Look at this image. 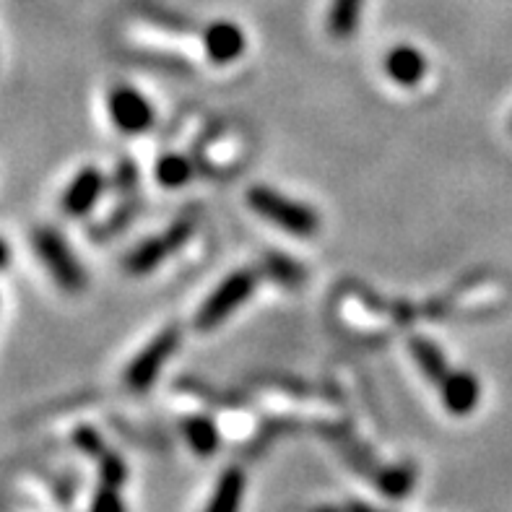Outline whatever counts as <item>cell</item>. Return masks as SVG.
<instances>
[{
    "instance_id": "obj_1",
    "label": "cell",
    "mask_w": 512,
    "mask_h": 512,
    "mask_svg": "<svg viewBox=\"0 0 512 512\" xmlns=\"http://www.w3.org/2000/svg\"><path fill=\"white\" fill-rule=\"evenodd\" d=\"M32 247L39 263L50 273V279L68 294H78L86 289V268L65 242L63 234L52 227H39L32 232Z\"/></svg>"
},
{
    "instance_id": "obj_2",
    "label": "cell",
    "mask_w": 512,
    "mask_h": 512,
    "mask_svg": "<svg viewBox=\"0 0 512 512\" xmlns=\"http://www.w3.org/2000/svg\"><path fill=\"white\" fill-rule=\"evenodd\" d=\"M247 206L294 237H312L320 229V216L307 203L286 198L268 185H253L247 190Z\"/></svg>"
},
{
    "instance_id": "obj_3",
    "label": "cell",
    "mask_w": 512,
    "mask_h": 512,
    "mask_svg": "<svg viewBox=\"0 0 512 512\" xmlns=\"http://www.w3.org/2000/svg\"><path fill=\"white\" fill-rule=\"evenodd\" d=\"M255 284H258V276L253 271L229 273L227 279L221 281L214 292L208 294L206 302L198 307L195 328L198 331H214V328H219L237 307H242L247 299L253 297Z\"/></svg>"
},
{
    "instance_id": "obj_4",
    "label": "cell",
    "mask_w": 512,
    "mask_h": 512,
    "mask_svg": "<svg viewBox=\"0 0 512 512\" xmlns=\"http://www.w3.org/2000/svg\"><path fill=\"white\" fill-rule=\"evenodd\" d=\"M177 346H180V331H177V328H167V331L159 333V336H156L154 341L128 364V370H125V385H128L133 393H146V390L159 380L164 364H167L169 357L175 354Z\"/></svg>"
},
{
    "instance_id": "obj_5",
    "label": "cell",
    "mask_w": 512,
    "mask_h": 512,
    "mask_svg": "<svg viewBox=\"0 0 512 512\" xmlns=\"http://www.w3.org/2000/svg\"><path fill=\"white\" fill-rule=\"evenodd\" d=\"M107 110H110L115 128L125 136H141L154 125V110H151L149 99L133 86H115L107 94Z\"/></svg>"
},
{
    "instance_id": "obj_6",
    "label": "cell",
    "mask_w": 512,
    "mask_h": 512,
    "mask_svg": "<svg viewBox=\"0 0 512 512\" xmlns=\"http://www.w3.org/2000/svg\"><path fill=\"white\" fill-rule=\"evenodd\" d=\"M190 237V224L180 221L175 227H169V232L164 237H151V240L141 242L136 250H130L128 258H125V268L133 276H146V273L154 271L156 266H162L169 255L175 253L177 247H182V242Z\"/></svg>"
},
{
    "instance_id": "obj_7",
    "label": "cell",
    "mask_w": 512,
    "mask_h": 512,
    "mask_svg": "<svg viewBox=\"0 0 512 512\" xmlns=\"http://www.w3.org/2000/svg\"><path fill=\"white\" fill-rule=\"evenodd\" d=\"M104 175L99 172V167H84L68 182L63 198H60V208H63L65 216H73V219H81V216H89L94 211V206L99 203L104 193Z\"/></svg>"
},
{
    "instance_id": "obj_8",
    "label": "cell",
    "mask_w": 512,
    "mask_h": 512,
    "mask_svg": "<svg viewBox=\"0 0 512 512\" xmlns=\"http://www.w3.org/2000/svg\"><path fill=\"white\" fill-rule=\"evenodd\" d=\"M440 398L442 406L455 416H466L479 406L481 398V385L476 380L474 372L466 370H450L448 375L442 377L440 383Z\"/></svg>"
},
{
    "instance_id": "obj_9",
    "label": "cell",
    "mask_w": 512,
    "mask_h": 512,
    "mask_svg": "<svg viewBox=\"0 0 512 512\" xmlns=\"http://www.w3.org/2000/svg\"><path fill=\"white\" fill-rule=\"evenodd\" d=\"M203 45L216 65L234 63L245 52V32L232 21H214L203 34Z\"/></svg>"
},
{
    "instance_id": "obj_10",
    "label": "cell",
    "mask_w": 512,
    "mask_h": 512,
    "mask_svg": "<svg viewBox=\"0 0 512 512\" xmlns=\"http://www.w3.org/2000/svg\"><path fill=\"white\" fill-rule=\"evenodd\" d=\"M385 71H388V76L393 78L396 84L411 89V86H416L424 76H427V58H424L416 47L398 45L388 52V58H385Z\"/></svg>"
},
{
    "instance_id": "obj_11",
    "label": "cell",
    "mask_w": 512,
    "mask_h": 512,
    "mask_svg": "<svg viewBox=\"0 0 512 512\" xmlns=\"http://www.w3.org/2000/svg\"><path fill=\"white\" fill-rule=\"evenodd\" d=\"M247 489V476L240 466L227 468L224 474L216 481L214 494L208 500L206 510L203 512H240L242 500H245Z\"/></svg>"
},
{
    "instance_id": "obj_12",
    "label": "cell",
    "mask_w": 512,
    "mask_h": 512,
    "mask_svg": "<svg viewBox=\"0 0 512 512\" xmlns=\"http://www.w3.org/2000/svg\"><path fill=\"white\" fill-rule=\"evenodd\" d=\"M182 435H185V442L190 445L195 455H214L221 445V435L219 427H216L214 419H208L203 414L195 416H185V422H182Z\"/></svg>"
},
{
    "instance_id": "obj_13",
    "label": "cell",
    "mask_w": 512,
    "mask_h": 512,
    "mask_svg": "<svg viewBox=\"0 0 512 512\" xmlns=\"http://www.w3.org/2000/svg\"><path fill=\"white\" fill-rule=\"evenodd\" d=\"M416 484V468L411 463H396V466H385L375 474L377 492L385 494L388 500H403L409 497Z\"/></svg>"
},
{
    "instance_id": "obj_14",
    "label": "cell",
    "mask_w": 512,
    "mask_h": 512,
    "mask_svg": "<svg viewBox=\"0 0 512 512\" xmlns=\"http://www.w3.org/2000/svg\"><path fill=\"white\" fill-rule=\"evenodd\" d=\"M409 349H411V357H414V362L419 364V370H422L424 377H427V380H432V383H440L442 377L450 372L448 359H445L442 349L437 344H432L429 338L414 336L409 341Z\"/></svg>"
},
{
    "instance_id": "obj_15",
    "label": "cell",
    "mask_w": 512,
    "mask_h": 512,
    "mask_svg": "<svg viewBox=\"0 0 512 512\" xmlns=\"http://www.w3.org/2000/svg\"><path fill=\"white\" fill-rule=\"evenodd\" d=\"M364 0H331V11H328V29L333 37L346 39L357 32L359 19H362Z\"/></svg>"
},
{
    "instance_id": "obj_16",
    "label": "cell",
    "mask_w": 512,
    "mask_h": 512,
    "mask_svg": "<svg viewBox=\"0 0 512 512\" xmlns=\"http://www.w3.org/2000/svg\"><path fill=\"white\" fill-rule=\"evenodd\" d=\"M154 175L164 188H182L193 177V164L180 154H167L156 162Z\"/></svg>"
},
{
    "instance_id": "obj_17",
    "label": "cell",
    "mask_w": 512,
    "mask_h": 512,
    "mask_svg": "<svg viewBox=\"0 0 512 512\" xmlns=\"http://www.w3.org/2000/svg\"><path fill=\"white\" fill-rule=\"evenodd\" d=\"M99 463V479H102L104 487H115V489H123L125 479H128V466L125 461L120 458L117 453L107 450L102 458H97Z\"/></svg>"
},
{
    "instance_id": "obj_18",
    "label": "cell",
    "mask_w": 512,
    "mask_h": 512,
    "mask_svg": "<svg viewBox=\"0 0 512 512\" xmlns=\"http://www.w3.org/2000/svg\"><path fill=\"white\" fill-rule=\"evenodd\" d=\"M73 445H76V448L81 450L84 455L94 458V461H97V458H102V455L107 453L102 435H99L94 427H78L76 432H73Z\"/></svg>"
},
{
    "instance_id": "obj_19",
    "label": "cell",
    "mask_w": 512,
    "mask_h": 512,
    "mask_svg": "<svg viewBox=\"0 0 512 512\" xmlns=\"http://www.w3.org/2000/svg\"><path fill=\"white\" fill-rule=\"evenodd\" d=\"M89 512H125V502L120 497V489L115 487H99V492L91 500Z\"/></svg>"
},
{
    "instance_id": "obj_20",
    "label": "cell",
    "mask_w": 512,
    "mask_h": 512,
    "mask_svg": "<svg viewBox=\"0 0 512 512\" xmlns=\"http://www.w3.org/2000/svg\"><path fill=\"white\" fill-rule=\"evenodd\" d=\"M13 263V250L11 245L6 242V237H0V271H6L8 266Z\"/></svg>"
}]
</instances>
